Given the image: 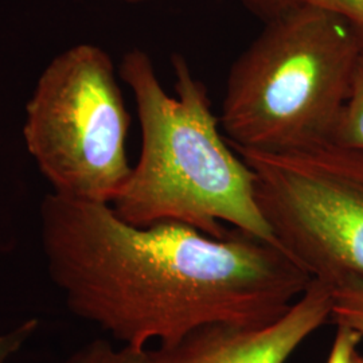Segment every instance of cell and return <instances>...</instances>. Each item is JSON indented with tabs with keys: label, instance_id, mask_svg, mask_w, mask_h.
<instances>
[{
	"label": "cell",
	"instance_id": "1",
	"mask_svg": "<svg viewBox=\"0 0 363 363\" xmlns=\"http://www.w3.org/2000/svg\"><path fill=\"white\" fill-rule=\"evenodd\" d=\"M40 238L69 310L123 346L172 343L208 323L259 327L312 277L286 252L232 229L213 238L178 222L135 226L109 203L46 195Z\"/></svg>",
	"mask_w": 363,
	"mask_h": 363
},
{
	"label": "cell",
	"instance_id": "2",
	"mask_svg": "<svg viewBox=\"0 0 363 363\" xmlns=\"http://www.w3.org/2000/svg\"><path fill=\"white\" fill-rule=\"evenodd\" d=\"M171 64L177 97L163 89L147 52L133 49L123 57L118 74L135 97L142 151L111 206L135 226L178 222L225 238L229 223L276 244L259 208L256 175L220 135L206 85L181 54Z\"/></svg>",
	"mask_w": 363,
	"mask_h": 363
},
{
	"label": "cell",
	"instance_id": "8",
	"mask_svg": "<svg viewBox=\"0 0 363 363\" xmlns=\"http://www.w3.org/2000/svg\"><path fill=\"white\" fill-rule=\"evenodd\" d=\"M333 144L363 151V49L354 70L350 93L339 117Z\"/></svg>",
	"mask_w": 363,
	"mask_h": 363
},
{
	"label": "cell",
	"instance_id": "14",
	"mask_svg": "<svg viewBox=\"0 0 363 363\" xmlns=\"http://www.w3.org/2000/svg\"><path fill=\"white\" fill-rule=\"evenodd\" d=\"M124 1H128V3H138V1H143V0H124Z\"/></svg>",
	"mask_w": 363,
	"mask_h": 363
},
{
	"label": "cell",
	"instance_id": "10",
	"mask_svg": "<svg viewBox=\"0 0 363 363\" xmlns=\"http://www.w3.org/2000/svg\"><path fill=\"white\" fill-rule=\"evenodd\" d=\"M65 363H151V350L130 346L116 349L108 340L96 339L73 352Z\"/></svg>",
	"mask_w": 363,
	"mask_h": 363
},
{
	"label": "cell",
	"instance_id": "6",
	"mask_svg": "<svg viewBox=\"0 0 363 363\" xmlns=\"http://www.w3.org/2000/svg\"><path fill=\"white\" fill-rule=\"evenodd\" d=\"M333 286L312 279L306 292L272 323H208L151 350V363H286L331 320Z\"/></svg>",
	"mask_w": 363,
	"mask_h": 363
},
{
	"label": "cell",
	"instance_id": "12",
	"mask_svg": "<svg viewBox=\"0 0 363 363\" xmlns=\"http://www.w3.org/2000/svg\"><path fill=\"white\" fill-rule=\"evenodd\" d=\"M38 327V320L31 319L11 331L0 334V363H6L26 343Z\"/></svg>",
	"mask_w": 363,
	"mask_h": 363
},
{
	"label": "cell",
	"instance_id": "4",
	"mask_svg": "<svg viewBox=\"0 0 363 363\" xmlns=\"http://www.w3.org/2000/svg\"><path fill=\"white\" fill-rule=\"evenodd\" d=\"M130 124L112 58L82 43L58 54L40 74L23 136L54 194L111 205L132 171Z\"/></svg>",
	"mask_w": 363,
	"mask_h": 363
},
{
	"label": "cell",
	"instance_id": "5",
	"mask_svg": "<svg viewBox=\"0 0 363 363\" xmlns=\"http://www.w3.org/2000/svg\"><path fill=\"white\" fill-rule=\"evenodd\" d=\"M256 175L276 244L312 279L363 277V151L325 144L298 152L233 148Z\"/></svg>",
	"mask_w": 363,
	"mask_h": 363
},
{
	"label": "cell",
	"instance_id": "3",
	"mask_svg": "<svg viewBox=\"0 0 363 363\" xmlns=\"http://www.w3.org/2000/svg\"><path fill=\"white\" fill-rule=\"evenodd\" d=\"M362 49L355 27L325 9L267 21L226 79L220 123L229 144L286 154L333 143Z\"/></svg>",
	"mask_w": 363,
	"mask_h": 363
},
{
	"label": "cell",
	"instance_id": "11",
	"mask_svg": "<svg viewBox=\"0 0 363 363\" xmlns=\"http://www.w3.org/2000/svg\"><path fill=\"white\" fill-rule=\"evenodd\" d=\"M362 339V335L350 327L337 325V334L325 363H352Z\"/></svg>",
	"mask_w": 363,
	"mask_h": 363
},
{
	"label": "cell",
	"instance_id": "9",
	"mask_svg": "<svg viewBox=\"0 0 363 363\" xmlns=\"http://www.w3.org/2000/svg\"><path fill=\"white\" fill-rule=\"evenodd\" d=\"M331 320L347 325L363 337V277L349 276L333 286Z\"/></svg>",
	"mask_w": 363,
	"mask_h": 363
},
{
	"label": "cell",
	"instance_id": "7",
	"mask_svg": "<svg viewBox=\"0 0 363 363\" xmlns=\"http://www.w3.org/2000/svg\"><path fill=\"white\" fill-rule=\"evenodd\" d=\"M250 13L267 22L298 7H319L347 19L363 40V0H238Z\"/></svg>",
	"mask_w": 363,
	"mask_h": 363
},
{
	"label": "cell",
	"instance_id": "13",
	"mask_svg": "<svg viewBox=\"0 0 363 363\" xmlns=\"http://www.w3.org/2000/svg\"><path fill=\"white\" fill-rule=\"evenodd\" d=\"M352 363H363V355L362 354H359V351H358V352L354 355Z\"/></svg>",
	"mask_w": 363,
	"mask_h": 363
}]
</instances>
